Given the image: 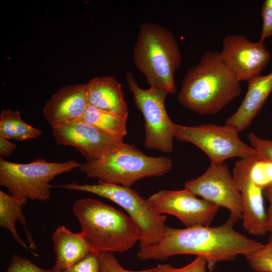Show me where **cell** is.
I'll use <instances>...</instances> for the list:
<instances>
[{
  "label": "cell",
  "mask_w": 272,
  "mask_h": 272,
  "mask_svg": "<svg viewBox=\"0 0 272 272\" xmlns=\"http://www.w3.org/2000/svg\"><path fill=\"white\" fill-rule=\"evenodd\" d=\"M248 139L251 147L261 159L272 163V141L257 137L252 132L248 134Z\"/></svg>",
  "instance_id": "obj_27"
},
{
  "label": "cell",
  "mask_w": 272,
  "mask_h": 272,
  "mask_svg": "<svg viewBox=\"0 0 272 272\" xmlns=\"http://www.w3.org/2000/svg\"><path fill=\"white\" fill-rule=\"evenodd\" d=\"M56 261L50 272H59L97 253L82 232L73 233L64 226L57 227L52 236Z\"/></svg>",
  "instance_id": "obj_17"
},
{
  "label": "cell",
  "mask_w": 272,
  "mask_h": 272,
  "mask_svg": "<svg viewBox=\"0 0 272 272\" xmlns=\"http://www.w3.org/2000/svg\"><path fill=\"white\" fill-rule=\"evenodd\" d=\"M263 192L269 205L266 211V229L267 232L272 233V184L265 187Z\"/></svg>",
  "instance_id": "obj_30"
},
{
  "label": "cell",
  "mask_w": 272,
  "mask_h": 272,
  "mask_svg": "<svg viewBox=\"0 0 272 272\" xmlns=\"http://www.w3.org/2000/svg\"><path fill=\"white\" fill-rule=\"evenodd\" d=\"M17 149V146L9 140L0 137V154L2 156L8 157Z\"/></svg>",
  "instance_id": "obj_31"
},
{
  "label": "cell",
  "mask_w": 272,
  "mask_h": 272,
  "mask_svg": "<svg viewBox=\"0 0 272 272\" xmlns=\"http://www.w3.org/2000/svg\"><path fill=\"white\" fill-rule=\"evenodd\" d=\"M238 220L230 215L225 223L218 227L176 229L167 226L162 240L140 249L137 256L142 260H164L174 255H195L206 259L212 271L218 262L233 260L239 255L246 256L263 245L234 230Z\"/></svg>",
  "instance_id": "obj_1"
},
{
  "label": "cell",
  "mask_w": 272,
  "mask_h": 272,
  "mask_svg": "<svg viewBox=\"0 0 272 272\" xmlns=\"http://www.w3.org/2000/svg\"><path fill=\"white\" fill-rule=\"evenodd\" d=\"M126 80L133 94L134 104L145 119V146L165 153H172L174 123L169 117L165 105L169 93L154 86H150L148 89L141 88L130 72L127 73Z\"/></svg>",
  "instance_id": "obj_8"
},
{
  "label": "cell",
  "mask_w": 272,
  "mask_h": 272,
  "mask_svg": "<svg viewBox=\"0 0 272 272\" xmlns=\"http://www.w3.org/2000/svg\"><path fill=\"white\" fill-rule=\"evenodd\" d=\"M172 167L171 158L149 156L133 146L123 142L106 157L81 164L79 168L87 178L130 187L142 178L161 176Z\"/></svg>",
  "instance_id": "obj_5"
},
{
  "label": "cell",
  "mask_w": 272,
  "mask_h": 272,
  "mask_svg": "<svg viewBox=\"0 0 272 272\" xmlns=\"http://www.w3.org/2000/svg\"><path fill=\"white\" fill-rule=\"evenodd\" d=\"M270 233L265 244L245 256L250 266L257 272H272V233Z\"/></svg>",
  "instance_id": "obj_22"
},
{
  "label": "cell",
  "mask_w": 272,
  "mask_h": 272,
  "mask_svg": "<svg viewBox=\"0 0 272 272\" xmlns=\"http://www.w3.org/2000/svg\"><path fill=\"white\" fill-rule=\"evenodd\" d=\"M173 127L174 138L197 147L212 163H224L231 158L242 159L256 154L252 147L241 141L236 130L226 125L190 126L174 123Z\"/></svg>",
  "instance_id": "obj_9"
},
{
  "label": "cell",
  "mask_w": 272,
  "mask_h": 272,
  "mask_svg": "<svg viewBox=\"0 0 272 272\" xmlns=\"http://www.w3.org/2000/svg\"><path fill=\"white\" fill-rule=\"evenodd\" d=\"M207 264L206 259L197 256L190 263L180 268H175L169 264H159L156 268L157 272H207Z\"/></svg>",
  "instance_id": "obj_25"
},
{
  "label": "cell",
  "mask_w": 272,
  "mask_h": 272,
  "mask_svg": "<svg viewBox=\"0 0 272 272\" xmlns=\"http://www.w3.org/2000/svg\"><path fill=\"white\" fill-rule=\"evenodd\" d=\"M133 59L150 86L169 94L177 91L174 75L182 56L176 39L170 30L153 22L142 24L133 49Z\"/></svg>",
  "instance_id": "obj_4"
},
{
  "label": "cell",
  "mask_w": 272,
  "mask_h": 272,
  "mask_svg": "<svg viewBox=\"0 0 272 272\" xmlns=\"http://www.w3.org/2000/svg\"><path fill=\"white\" fill-rule=\"evenodd\" d=\"M242 87L218 51H206L189 67L177 99L184 107L199 115L216 114L240 95Z\"/></svg>",
  "instance_id": "obj_2"
},
{
  "label": "cell",
  "mask_w": 272,
  "mask_h": 272,
  "mask_svg": "<svg viewBox=\"0 0 272 272\" xmlns=\"http://www.w3.org/2000/svg\"><path fill=\"white\" fill-rule=\"evenodd\" d=\"M74 160L49 162L39 158L28 163H16L0 159V185L11 195L27 200H47L51 195L50 182L56 176L79 168Z\"/></svg>",
  "instance_id": "obj_7"
},
{
  "label": "cell",
  "mask_w": 272,
  "mask_h": 272,
  "mask_svg": "<svg viewBox=\"0 0 272 272\" xmlns=\"http://www.w3.org/2000/svg\"><path fill=\"white\" fill-rule=\"evenodd\" d=\"M184 188L219 207L230 212V215L242 219L243 207L240 191L234 183L227 165L211 163L198 178L186 181Z\"/></svg>",
  "instance_id": "obj_10"
},
{
  "label": "cell",
  "mask_w": 272,
  "mask_h": 272,
  "mask_svg": "<svg viewBox=\"0 0 272 272\" xmlns=\"http://www.w3.org/2000/svg\"><path fill=\"white\" fill-rule=\"evenodd\" d=\"M51 131L56 145L74 147L84 155L88 162L106 157L123 143L79 121L52 128Z\"/></svg>",
  "instance_id": "obj_13"
},
{
  "label": "cell",
  "mask_w": 272,
  "mask_h": 272,
  "mask_svg": "<svg viewBox=\"0 0 272 272\" xmlns=\"http://www.w3.org/2000/svg\"><path fill=\"white\" fill-rule=\"evenodd\" d=\"M99 254L91 253L80 261L59 272H101Z\"/></svg>",
  "instance_id": "obj_26"
},
{
  "label": "cell",
  "mask_w": 272,
  "mask_h": 272,
  "mask_svg": "<svg viewBox=\"0 0 272 272\" xmlns=\"http://www.w3.org/2000/svg\"><path fill=\"white\" fill-rule=\"evenodd\" d=\"M220 57L241 81L260 75L270 59L264 42L250 41L242 35H228L223 40Z\"/></svg>",
  "instance_id": "obj_12"
},
{
  "label": "cell",
  "mask_w": 272,
  "mask_h": 272,
  "mask_svg": "<svg viewBox=\"0 0 272 272\" xmlns=\"http://www.w3.org/2000/svg\"><path fill=\"white\" fill-rule=\"evenodd\" d=\"M261 16L262 26L259 41L264 42L266 38L272 36V0L263 1Z\"/></svg>",
  "instance_id": "obj_29"
},
{
  "label": "cell",
  "mask_w": 272,
  "mask_h": 272,
  "mask_svg": "<svg viewBox=\"0 0 272 272\" xmlns=\"http://www.w3.org/2000/svg\"><path fill=\"white\" fill-rule=\"evenodd\" d=\"M88 105L87 83L77 84L61 87L47 101L43 112L52 128L78 120Z\"/></svg>",
  "instance_id": "obj_15"
},
{
  "label": "cell",
  "mask_w": 272,
  "mask_h": 272,
  "mask_svg": "<svg viewBox=\"0 0 272 272\" xmlns=\"http://www.w3.org/2000/svg\"><path fill=\"white\" fill-rule=\"evenodd\" d=\"M73 211L81 232L98 254L123 252L140 240L139 230L128 215L97 199H78Z\"/></svg>",
  "instance_id": "obj_3"
},
{
  "label": "cell",
  "mask_w": 272,
  "mask_h": 272,
  "mask_svg": "<svg viewBox=\"0 0 272 272\" xmlns=\"http://www.w3.org/2000/svg\"><path fill=\"white\" fill-rule=\"evenodd\" d=\"M64 189L92 193L108 199L123 208L138 227L141 235L140 249L157 244L163 238L166 216L159 213L137 191L130 188L98 180L94 184L77 182L58 184Z\"/></svg>",
  "instance_id": "obj_6"
},
{
  "label": "cell",
  "mask_w": 272,
  "mask_h": 272,
  "mask_svg": "<svg viewBox=\"0 0 272 272\" xmlns=\"http://www.w3.org/2000/svg\"><path fill=\"white\" fill-rule=\"evenodd\" d=\"M256 155L237 161L232 176L241 196L243 228L252 235H262L267 232L263 189L253 182L250 174Z\"/></svg>",
  "instance_id": "obj_14"
},
{
  "label": "cell",
  "mask_w": 272,
  "mask_h": 272,
  "mask_svg": "<svg viewBox=\"0 0 272 272\" xmlns=\"http://www.w3.org/2000/svg\"><path fill=\"white\" fill-rule=\"evenodd\" d=\"M42 134L41 130L29 125L23 120L19 111L2 110L0 115V137L23 141L38 138Z\"/></svg>",
  "instance_id": "obj_21"
},
{
  "label": "cell",
  "mask_w": 272,
  "mask_h": 272,
  "mask_svg": "<svg viewBox=\"0 0 272 272\" xmlns=\"http://www.w3.org/2000/svg\"><path fill=\"white\" fill-rule=\"evenodd\" d=\"M147 200L159 213L175 216L186 227L209 226L219 208L185 188L159 190Z\"/></svg>",
  "instance_id": "obj_11"
},
{
  "label": "cell",
  "mask_w": 272,
  "mask_h": 272,
  "mask_svg": "<svg viewBox=\"0 0 272 272\" xmlns=\"http://www.w3.org/2000/svg\"><path fill=\"white\" fill-rule=\"evenodd\" d=\"M27 201L0 191V226L9 230L15 241L36 255L31 250L37 245L28 230L22 207Z\"/></svg>",
  "instance_id": "obj_19"
},
{
  "label": "cell",
  "mask_w": 272,
  "mask_h": 272,
  "mask_svg": "<svg viewBox=\"0 0 272 272\" xmlns=\"http://www.w3.org/2000/svg\"><path fill=\"white\" fill-rule=\"evenodd\" d=\"M128 115L102 110L89 105L77 121L90 125L123 142L127 134Z\"/></svg>",
  "instance_id": "obj_20"
},
{
  "label": "cell",
  "mask_w": 272,
  "mask_h": 272,
  "mask_svg": "<svg viewBox=\"0 0 272 272\" xmlns=\"http://www.w3.org/2000/svg\"><path fill=\"white\" fill-rule=\"evenodd\" d=\"M89 105L99 109L128 115L121 85L113 76L96 77L87 83Z\"/></svg>",
  "instance_id": "obj_18"
},
{
  "label": "cell",
  "mask_w": 272,
  "mask_h": 272,
  "mask_svg": "<svg viewBox=\"0 0 272 272\" xmlns=\"http://www.w3.org/2000/svg\"><path fill=\"white\" fill-rule=\"evenodd\" d=\"M6 272H50L39 267L29 259L15 254Z\"/></svg>",
  "instance_id": "obj_28"
},
{
  "label": "cell",
  "mask_w": 272,
  "mask_h": 272,
  "mask_svg": "<svg viewBox=\"0 0 272 272\" xmlns=\"http://www.w3.org/2000/svg\"><path fill=\"white\" fill-rule=\"evenodd\" d=\"M250 174L253 182L263 189L272 184V163L256 155L251 166Z\"/></svg>",
  "instance_id": "obj_23"
},
{
  "label": "cell",
  "mask_w": 272,
  "mask_h": 272,
  "mask_svg": "<svg viewBox=\"0 0 272 272\" xmlns=\"http://www.w3.org/2000/svg\"><path fill=\"white\" fill-rule=\"evenodd\" d=\"M247 82V91L240 106L234 114L225 120V125L238 133L251 124L271 92L272 71L265 76H256Z\"/></svg>",
  "instance_id": "obj_16"
},
{
  "label": "cell",
  "mask_w": 272,
  "mask_h": 272,
  "mask_svg": "<svg viewBox=\"0 0 272 272\" xmlns=\"http://www.w3.org/2000/svg\"><path fill=\"white\" fill-rule=\"evenodd\" d=\"M99 260L101 272H157L156 267L138 271L127 270L122 267L112 252L100 253Z\"/></svg>",
  "instance_id": "obj_24"
}]
</instances>
